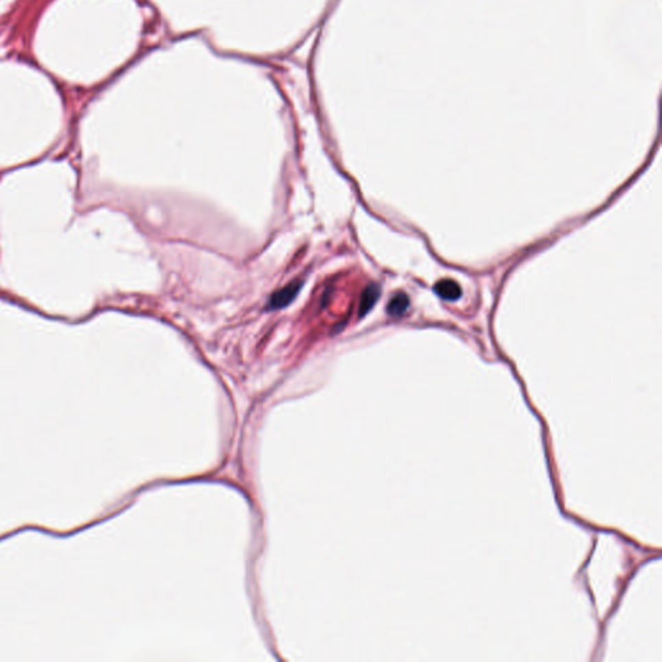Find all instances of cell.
<instances>
[{
    "label": "cell",
    "mask_w": 662,
    "mask_h": 662,
    "mask_svg": "<svg viewBox=\"0 0 662 662\" xmlns=\"http://www.w3.org/2000/svg\"><path fill=\"white\" fill-rule=\"evenodd\" d=\"M302 286H303V281L295 280L290 282L287 286L280 289L279 292H274L268 300L267 309L276 311V309H281L283 307H287L296 298L299 292L302 290Z\"/></svg>",
    "instance_id": "cell-1"
},
{
    "label": "cell",
    "mask_w": 662,
    "mask_h": 662,
    "mask_svg": "<svg viewBox=\"0 0 662 662\" xmlns=\"http://www.w3.org/2000/svg\"><path fill=\"white\" fill-rule=\"evenodd\" d=\"M434 290L441 299H444L447 302H456L462 296V287H460V283L456 282V281L449 280V279L438 281V283L435 285Z\"/></svg>",
    "instance_id": "cell-3"
},
{
    "label": "cell",
    "mask_w": 662,
    "mask_h": 662,
    "mask_svg": "<svg viewBox=\"0 0 662 662\" xmlns=\"http://www.w3.org/2000/svg\"><path fill=\"white\" fill-rule=\"evenodd\" d=\"M410 307V299L405 292H397L387 304V314L391 317H401Z\"/></svg>",
    "instance_id": "cell-4"
},
{
    "label": "cell",
    "mask_w": 662,
    "mask_h": 662,
    "mask_svg": "<svg viewBox=\"0 0 662 662\" xmlns=\"http://www.w3.org/2000/svg\"><path fill=\"white\" fill-rule=\"evenodd\" d=\"M381 298V286L377 283H370L365 287L359 298V316L365 317L374 308V305Z\"/></svg>",
    "instance_id": "cell-2"
}]
</instances>
